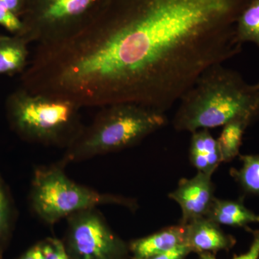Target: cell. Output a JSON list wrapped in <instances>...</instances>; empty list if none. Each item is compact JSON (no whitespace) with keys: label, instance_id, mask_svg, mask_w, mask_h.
<instances>
[{"label":"cell","instance_id":"1","mask_svg":"<svg viewBox=\"0 0 259 259\" xmlns=\"http://www.w3.org/2000/svg\"><path fill=\"white\" fill-rule=\"evenodd\" d=\"M248 1L107 0L81 31L36 46L27 83L81 108L135 103L165 112L241 51L236 24Z\"/></svg>","mask_w":259,"mask_h":259},{"label":"cell","instance_id":"2","mask_svg":"<svg viewBox=\"0 0 259 259\" xmlns=\"http://www.w3.org/2000/svg\"><path fill=\"white\" fill-rule=\"evenodd\" d=\"M173 119L177 131L214 128L231 121L251 122L259 115L256 86L236 71L216 64L204 71L181 97Z\"/></svg>","mask_w":259,"mask_h":259},{"label":"cell","instance_id":"3","mask_svg":"<svg viewBox=\"0 0 259 259\" xmlns=\"http://www.w3.org/2000/svg\"><path fill=\"white\" fill-rule=\"evenodd\" d=\"M93 122L84 127L66 148L60 162L64 166L139 144L166 125L165 112L135 103H117L100 107Z\"/></svg>","mask_w":259,"mask_h":259},{"label":"cell","instance_id":"4","mask_svg":"<svg viewBox=\"0 0 259 259\" xmlns=\"http://www.w3.org/2000/svg\"><path fill=\"white\" fill-rule=\"evenodd\" d=\"M81 109L67 99L32 93L24 88L12 94L6 103L10 127L20 139L65 149L82 131Z\"/></svg>","mask_w":259,"mask_h":259},{"label":"cell","instance_id":"5","mask_svg":"<svg viewBox=\"0 0 259 259\" xmlns=\"http://www.w3.org/2000/svg\"><path fill=\"white\" fill-rule=\"evenodd\" d=\"M60 161L49 166H38L32 175L29 204L35 216L53 226L74 213L115 204L131 209L137 208L133 199L102 193L71 180Z\"/></svg>","mask_w":259,"mask_h":259},{"label":"cell","instance_id":"6","mask_svg":"<svg viewBox=\"0 0 259 259\" xmlns=\"http://www.w3.org/2000/svg\"><path fill=\"white\" fill-rule=\"evenodd\" d=\"M107 0H26L20 37L28 44H53L76 35L90 25Z\"/></svg>","mask_w":259,"mask_h":259},{"label":"cell","instance_id":"7","mask_svg":"<svg viewBox=\"0 0 259 259\" xmlns=\"http://www.w3.org/2000/svg\"><path fill=\"white\" fill-rule=\"evenodd\" d=\"M64 242L71 259H130L128 243L112 231L97 208L66 218Z\"/></svg>","mask_w":259,"mask_h":259},{"label":"cell","instance_id":"8","mask_svg":"<svg viewBox=\"0 0 259 259\" xmlns=\"http://www.w3.org/2000/svg\"><path fill=\"white\" fill-rule=\"evenodd\" d=\"M214 186L212 175L197 172L191 179H182L168 197L175 201L182 209L180 223H187L205 217L213 200Z\"/></svg>","mask_w":259,"mask_h":259},{"label":"cell","instance_id":"9","mask_svg":"<svg viewBox=\"0 0 259 259\" xmlns=\"http://www.w3.org/2000/svg\"><path fill=\"white\" fill-rule=\"evenodd\" d=\"M236 243L233 236L208 218H198L185 224V244L192 253L215 254L221 250H231Z\"/></svg>","mask_w":259,"mask_h":259},{"label":"cell","instance_id":"10","mask_svg":"<svg viewBox=\"0 0 259 259\" xmlns=\"http://www.w3.org/2000/svg\"><path fill=\"white\" fill-rule=\"evenodd\" d=\"M185 225L179 223L130 242L131 259H148L185 244Z\"/></svg>","mask_w":259,"mask_h":259},{"label":"cell","instance_id":"11","mask_svg":"<svg viewBox=\"0 0 259 259\" xmlns=\"http://www.w3.org/2000/svg\"><path fill=\"white\" fill-rule=\"evenodd\" d=\"M190 161L197 172L212 175L222 163L217 139L208 129L192 133L190 146Z\"/></svg>","mask_w":259,"mask_h":259},{"label":"cell","instance_id":"12","mask_svg":"<svg viewBox=\"0 0 259 259\" xmlns=\"http://www.w3.org/2000/svg\"><path fill=\"white\" fill-rule=\"evenodd\" d=\"M205 218L219 226L243 228L259 223V215L247 208L241 201L214 198Z\"/></svg>","mask_w":259,"mask_h":259},{"label":"cell","instance_id":"13","mask_svg":"<svg viewBox=\"0 0 259 259\" xmlns=\"http://www.w3.org/2000/svg\"><path fill=\"white\" fill-rule=\"evenodd\" d=\"M28 44L18 35L0 40V76L23 72L29 63Z\"/></svg>","mask_w":259,"mask_h":259},{"label":"cell","instance_id":"14","mask_svg":"<svg viewBox=\"0 0 259 259\" xmlns=\"http://www.w3.org/2000/svg\"><path fill=\"white\" fill-rule=\"evenodd\" d=\"M17 215L18 212L11 190L0 173V259H3V255L11 242Z\"/></svg>","mask_w":259,"mask_h":259},{"label":"cell","instance_id":"15","mask_svg":"<svg viewBox=\"0 0 259 259\" xmlns=\"http://www.w3.org/2000/svg\"><path fill=\"white\" fill-rule=\"evenodd\" d=\"M250 122L245 120H236L223 126L217 139L223 162H229L239 153L243 134Z\"/></svg>","mask_w":259,"mask_h":259},{"label":"cell","instance_id":"16","mask_svg":"<svg viewBox=\"0 0 259 259\" xmlns=\"http://www.w3.org/2000/svg\"><path fill=\"white\" fill-rule=\"evenodd\" d=\"M236 36L241 44L254 42L259 47V0H249L237 19Z\"/></svg>","mask_w":259,"mask_h":259},{"label":"cell","instance_id":"17","mask_svg":"<svg viewBox=\"0 0 259 259\" xmlns=\"http://www.w3.org/2000/svg\"><path fill=\"white\" fill-rule=\"evenodd\" d=\"M241 169H232L231 173L246 193L259 195V155L241 156Z\"/></svg>","mask_w":259,"mask_h":259},{"label":"cell","instance_id":"18","mask_svg":"<svg viewBox=\"0 0 259 259\" xmlns=\"http://www.w3.org/2000/svg\"><path fill=\"white\" fill-rule=\"evenodd\" d=\"M45 259H71L64 242L56 238H47L39 241Z\"/></svg>","mask_w":259,"mask_h":259},{"label":"cell","instance_id":"19","mask_svg":"<svg viewBox=\"0 0 259 259\" xmlns=\"http://www.w3.org/2000/svg\"><path fill=\"white\" fill-rule=\"evenodd\" d=\"M0 25L6 29L13 35L20 36L23 31V23L21 18L13 12L0 5Z\"/></svg>","mask_w":259,"mask_h":259},{"label":"cell","instance_id":"20","mask_svg":"<svg viewBox=\"0 0 259 259\" xmlns=\"http://www.w3.org/2000/svg\"><path fill=\"white\" fill-rule=\"evenodd\" d=\"M259 258V231L253 234V239L249 249L243 254L235 256L233 259H258ZM199 259H217L212 253H205L199 254Z\"/></svg>","mask_w":259,"mask_h":259},{"label":"cell","instance_id":"21","mask_svg":"<svg viewBox=\"0 0 259 259\" xmlns=\"http://www.w3.org/2000/svg\"><path fill=\"white\" fill-rule=\"evenodd\" d=\"M190 253L192 251L190 248L185 244H182L148 259H185Z\"/></svg>","mask_w":259,"mask_h":259},{"label":"cell","instance_id":"22","mask_svg":"<svg viewBox=\"0 0 259 259\" xmlns=\"http://www.w3.org/2000/svg\"><path fill=\"white\" fill-rule=\"evenodd\" d=\"M25 4L26 0H0V5L13 12L20 18L23 15Z\"/></svg>","mask_w":259,"mask_h":259},{"label":"cell","instance_id":"23","mask_svg":"<svg viewBox=\"0 0 259 259\" xmlns=\"http://www.w3.org/2000/svg\"><path fill=\"white\" fill-rule=\"evenodd\" d=\"M15 259H45L40 242H37L35 245H32Z\"/></svg>","mask_w":259,"mask_h":259},{"label":"cell","instance_id":"24","mask_svg":"<svg viewBox=\"0 0 259 259\" xmlns=\"http://www.w3.org/2000/svg\"><path fill=\"white\" fill-rule=\"evenodd\" d=\"M5 36H6V35H2V34H0V40H2V39L4 38Z\"/></svg>","mask_w":259,"mask_h":259},{"label":"cell","instance_id":"25","mask_svg":"<svg viewBox=\"0 0 259 259\" xmlns=\"http://www.w3.org/2000/svg\"><path fill=\"white\" fill-rule=\"evenodd\" d=\"M255 86H256L257 90H258V95H259V83H258V84L255 85Z\"/></svg>","mask_w":259,"mask_h":259},{"label":"cell","instance_id":"26","mask_svg":"<svg viewBox=\"0 0 259 259\" xmlns=\"http://www.w3.org/2000/svg\"><path fill=\"white\" fill-rule=\"evenodd\" d=\"M130 259H131V258H130Z\"/></svg>","mask_w":259,"mask_h":259}]
</instances>
